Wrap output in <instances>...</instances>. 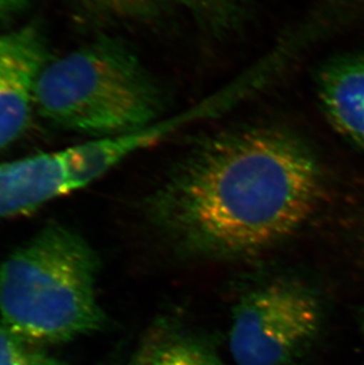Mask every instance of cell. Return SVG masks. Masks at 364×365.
Listing matches in <instances>:
<instances>
[{
  "label": "cell",
  "instance_id": "obj_1",
  "mask_svg": "<svg viewBox=\"0 0 364 365\" xmlns=\"http://www.w3.org/2000/svg\"><path fill=\"white\" fill-rule=\"evenodd\" d=\"M324 176L292 131L216 135L176 163L148 202L155 226L193 255L241 258L285 242L316 213Z\"/></svg>",
  "mask_w": 364,
  "mask_h": 365
},
{
  "label": "cell",
  "instance_id": "obj_2",
  "mask_svg": "<svg viewBox=\"0 0 364 365\" xmlns=\"http://www.w3.org/2000/svg\"><path fill=\"white\" fill-rule=\"evenodd\" d=\"M98 258L82 235L50 224L0 264L1 323L34 344H57L103 329Z\"/></svg>",
  "mask_w": 364,
  "mask_h": 365
},
{
  "label": "cell",
  "instance_id": "obj_3",
  "mask_svg": "<svg viewBox=\"0 0 364 365\" xmlns=\"http://www.w3.org/2000/svg\"><path fill=\"white\" fill-rule=\"evenodd\" d=\"M34 106L57 127L108 138L151 127L161 115L163 95L127 46L101 37L43 63Z\"/></svg>",
  "mask_w": 364,
  "mask_h": 365
},
{
  "label": "cell",
  "instance_id": "obj_4",
  "mask_svg": "<svg viewBox=\"0 0 364 365\" xmlns=\"http://www.w3.org/2000/svg\"><path fill=\"white\" fill-rule=\"evenodd\" d=\"M322 322L320 300L309 286L272 280L234 309L231 355L237 365H293L316 341Z\"/></svg>",
  "mask_w": 364,
  "mask_h": 365
},
{
  "label": "cell",
  "instance_id": "obj_5",
  "mask_svg": "<svg viewBox=\"0 0 364 365\" xmlns=\"http://www.w3.org/2000/svg\"><path fill=\"white\" fill-rule=\"evenodd\" d=\"M71 193L62 150L0 163V219Z\"/></svg>",
  "mask_w": 364,
  "mask_h": 365
},
{
  "label": "cell",
  "instance_id": "obj_6",
  "mask_svg": "<svg viewBox=\"0 0 364 365\" xmlns=\"http://www.w3.org/2000/svg\"><path fill=\"white\" fill-rule=\"evenodd\" d=\"M316 89L330 123L364 149V53L328 61L317 71Z\"/></svg>",
  "mask_w": 364,
  "mask_h": 365
},
{
  "label": "cell",
  "instance_id": "obj_7",
  "mask_svg": "<svg viewBox=\"0 0 364 365\" xmlns=\"http://www.w3.org/2000/svg\"><path fill=\"white\" fill-rule=\"evenodd\" d=\"M156 135L155 129L148 127L128 134L98 138L96 141L62 150L71 192L82 190L100 179L131 153L154 141Z\"/></svg>",
  "mask_w": 364,
  "mask_h": 365
},
{
  "label": "cell",
  "instance_id": "obj_8",
  "mask_svg": "<svg viewBox=\"0 0 364 365\" xmlns=\"http://www.w3.org/2000/svg\"><path fill=\"white\" fill-rule=\"evenodd\" d=\"M34 66L0 88V150L12 145L28 128L34 106V83L38 70Z\"/></svg>",
  "mask_w": 364,
  "mask_h": 365
},
{
  "label": "cell",
  "instance_id": "obj_9",
  "mask_svg": "<svg viewBox=\"0 0 364 365\" xmlns=\"http://www.w3.org/2000/svg\"><path fill=\"white\" fill-rule=\"evenodd\" d=\"M46 59L44 37L35 25L0 35V88Z\"/></svg>",
  "mask_w": 364,
  "mask_h": 365
},
{
  "label": "cell",
  "instance_id": "obj_10",
  "mask_svg": "<svg viewBox=\"0 0 364 365\" xmlns=\"http://www.w3.org/2000/svg\"><path fill=\"white\" fill-rule=\"evenodd\" d=\"M151 365H226L217 352L193 338H161L155 349Z\"/></svg>",
  "mask_w": 364,
  "mask_h": 365
},
{
  "label": "cell",
  "instance_id": "obj_11",
  "mask_svg": "<svg viewBox=\"0 0 364 365\" xmlns=\"http://www.w3.org/2000/svg\"><path fill=\"white\" fill-rule=\"evenodd\" d=\"M203 28L223 35L241 21V0H176Z\"/></svg>",
  "mask_w": 364,
  "mask_h": 365
},
{
  "label": "cell",
  "instance_id": "obj_12",
  "mask_svg": "<svg viewBox=\"0 0 364 365\" xmlns=\"http://www.w3.org/2000/svg\"><path fill=\"white\" fill-rule=\"evenodd\" d=\"M162 0H79L90 14L106 21H147L158 14Z\"/></svg>",
  "mask_w": 364,
  "mask_h": 365
},
{
  "label": "cell",
  "instance_id": "obj_13",
  "mask_svg": "<svg viewBox=\"0 0 364 365\" xmlns=\"http://www.w3.org/2000/svg\"><path fill=\"white\" fill-rule=\"evenodd\" d=\"M0 323V365H64Z\"/></svg>",
  "mask_w": 364,
  "mask_h": 365
},
{
  "label": "cell",
  "instance_id": "obj_14",
  "mask_svg": "<svg viewBox=\"0 0 364 365\" xmlns=\"http://www.w3.org/2000/svg\"><path fill=\"white\" fill-rule=\"evenodd\" d=\"M162 337H163V334L160 330L153 331L148 334V337L143 341L138 351L135 352L126 365H151L155 349L158 346V341H161Z\"/></svg>",
  "mask_w": 364,
  "mask_h": 365
},
{
  "label": "cell",
  "instance_id": "obj_15",
  "mask_svg": "<svg viewBox=\"0 0 364 365\" xmlns=\"http://www.w3.org/2000/svg\"><path fill=\"white\" fill-rule=\"evenodd\" d=\"M30 0H0V23H6L17 17L28 7Z\"/></svg>",
  "mask_w": 364,
  "mask_h": 365
},
{
  "label": "cell",
  "instance_id": "obj_16",
  "mask_svg": "<svg viewBox=\"0 0 364 365\" xmlns=\"http://www.w3.org/2000/svg\"><path fill=\"white\" fill-rule=\"evenodd\" d=\"M362 321H363V329H364V314H363V319H362Z\"/></svg>",
  "mask_w": 364,
  "mask_h": 365
}]
</instances>
